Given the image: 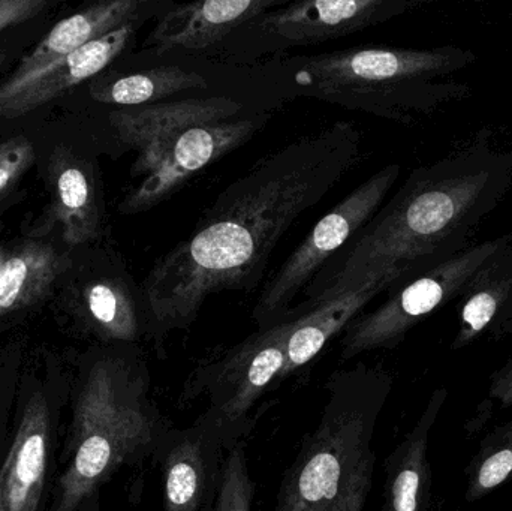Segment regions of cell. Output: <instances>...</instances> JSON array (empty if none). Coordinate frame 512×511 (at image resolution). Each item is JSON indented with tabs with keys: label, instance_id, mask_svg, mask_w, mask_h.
I'll list each match as a JSON object with an SVG mask.
<instances>
[{
	"label": "cell",
	"instance_id": "6da1fadb",
	"mask_svg": "<svg viewBox=\"0 0 512 511\" xmlns=\"http://www.w3.org/2000/svg\"><path fill=\"white\" fill-rule=\"evenodd\" d=\"M360 159V129L339 120L265 155L230 183L141 285L159 356L167 336L189 329L213 294L255 288L286 231Z\"/></svg>",
	"mask_w": 512,
	"mask_h": 511
},
{
	"label": "cell",
	"instance_id": "7a4b0ae2",
	"mask_svg": "<svg viewBox=\"0 0 512 511\" xmlns=\"http://www.w3.org/2000/svg\"><path fill=\"white\" fill-rule=\"evenodd\" d=\"M512 188V152L480 132L456 152L415 168L399 191L328 260L286 315L375 285L390 291L471 248ZM285 315V317H286Z\"/></svg>",
	"mask_w": 512,
	"mask_h": 511
},
{
	"label": "cell",
	"instance_id": "3957f363",
	"mask_svg": "<svg viewBox=\"0 0 512 511\" xmlns=\"http://www.w3.org/2000/svg\"><path fill=\"white\" fill-rule=\"evenodd\" d=\"M477 62L457 45L432 48L358 47L276 62L295 95L391 122L414 125L471 95V87L448 80Z\"/></svg>",
	"mask_w": 512,
	"mask_h": 511
},
{
	"label": "cell",
	"instance_id": "277c9868",
	"mask_svg": "<svg viewBox=\"0 0 512 511\" xmlns=\"http://www.w3.org/2000/svg\"><path fill=\"white\" fill-rule=\"evenodd\" d=\"M394 378L379 365L337 369L321 416L301 440L273 511H364L375 476V434Z\"/></svg>",
	"mask_w": 512,
	"mask_h": 511
},
{
	"label": "cell",
	"instance_id": "5b68a950",
	"mask_svg": "<svg viewBox=\"0 0 512 511\" xmlns=\"http://www.w3.org/2000/svg\"><path fill=\"white\" fill-rule=\"evenodd\" d=\"M72 426V459L56 511H77L123 465L153 461L174 428L153 399L149 366L132 345L90 365Z\"/></svg>",
	"mask_w": 512,
	"mask_h": 511
},
{
	"label": "cell",
	"instance_id": "8992f818",
	"mask_svg": "<svg viewBox=\"0 0 512 511\" xmlns=\"http://www.w3.org/2000/svg\"><path fill=\"white\" fill-rule=\"evenodd\" d=\"M512 242V230L495 239L472 245L450 260L391 288L388 299L375 311L355 317L340 339V359H355L375 350H393L421 321L459 299L463 287L481 264Z\"/></svg>",
	"mask_w": 512,
	"mask_h": 511
},
{
	"label": "cell",
	"instance_id": "52a82bcc",
	"mask_svg": "<svg viewBox=\"0 0 512 511\" xmlns=\"http://www.w3.org/2000/svg\"><path fill=\"white\" fill-rule=\"evenodd\" d=\"M423 0H303L283 3L237 29L221 50L231 60H254L295 47H310L387 23Z\"/></svg>",
	"mask_w": 512,
	"mask_h": 511
},
{
	"label": "cell",
	"instance_id": "ba28073f",
	"mask_svg": "<svg viewBox=\"0 0 512 511\" xmlns=\"http://www.w3.org/2000/svg\"><path fill=\"white\" fill-rule=\"evenodd\" d=\"M294 324L295 317H286L258 329L191 375L186 393L192 395L186 401L206 393L209 408L203 414L221 429L230 449L248 437L254 428L251 413L256 402L279 380Z\"/></svg>",
	"mask_w": 512,
	"mask_h": 511
},
{
	"label": "cell",
	"instance_id": "9c48e42d",
	"mask_svg": "<svg viewBox=\"0 0 512 511\" xmlns=\"http://www.w3.org/2000/svg\"><path fill=\"white\" fill-rule=\"evenodd\" d=\"M399 164H390L364 180L334 206L286 258L259 294L252 318L258 329L285 318L307 285L384 206L400 177Z\"/></svg>",
	"mask_w": 512,
	"mask_h": 511
},
{
	"label": "cell",
	"instance_id": "30bf717a",
	"mask_svg": "<svg viewBox=\"0 0 512 511\" xmlns=\"http://www.w3.org/2000/svg\"><path fill=\"white\" fill-rule=\"evenodd\" d=\"M270 117L267 113L254 114L195 126L149 155L138 156L132 174L141 180L123 198L120 212L138 215L164 203L204 168L245 146L270 122Z\"/></svg>",
	"mask_w": 512,
	"mask_h": 511
},
{
	"label": "cell",
	"instance_id": "8fae6325",
	"mask_svg": "<svg viewBox=\"0 0 512 511\" xmlns=\"http://www.w3.org/2000/svg\"><path fill=\"white\" fill-rule=\"evenodd\" d=\"M228 449L204 414L188 428H171L153 458L161 468L164 511H213Z\"/></svg>",
	"mask_w": 512,
	"mask_h": 511
},
{
	"label": "cell",
	"instance_id": "7c38bea8",
	"mask_svg": "<svg viewBox=\"0 0 512 511\" xmlns=\"http://www.w3.org/2000/svg\"><path fill=\"white\" fill-rule=\"evenodd\" d=\"M283 3L285 0L173 3L159 15L143 47L155 56L221 48L237 29Z\"/></svg>",
	"mask_w": 512,
	"mask_h": 511
},
{
	"label": "cell",
	"instance_id": "4fadbf2b",
	"mask_svg": "<svg viewBox=\"0 0 512 511\" xmlns=\"http://www.w3.org/2000/svg\"><path fill=\"white\" fill-rule=\"evenodd\" d=\"M165 2L150 0H107L57 23L51 32L18 63L8 80L0 84V105L23 90L36 75L89 42L119 29L123 24L149 18Z\"/></svg>",
	"mask_w": 512,
	"mask_h": 511
},
{
	"label": "cell",
	"instance_id": "5bb4252c",
	"mask_svg": "<svg viewBox=\"0 0 512 511\" xmlns=\"http://www.w3.org/2000/svg\"><path fill=\"white\" fill-rule=\"evenodd\" d=\"M242 111L243 105L236 99L210 96L119 108L110 114V123L120 143L135 150L138 158L186 129L237 119Z\"/></svg>",
	"mask_w": 512,
	"mask_h": 511
},
{
	"label": "cell",
	"instance_id": "9a60e30c",
	"mask_svg": "<svg viewBox=\"0 0 512 511\" xmlns=\"http://www.w3.org/2000/svg\"><path fill=\"white\" fill-rule=\"evenodd\" d=\"M456 302L459 326L451 350H463L484 336L501 341L511 335L512 242L481 264Z\"/></svg>",
	"mask_w": 512,
	"mask_h": 511
},
{
	"label": "cell",
	"instance_id": "2e32d148",
	"mask_svg": "<svg viewBox=\"0 0 512 511\" xmlns=\"http://www.w3.org/2000/svg\"><path fill=\"white\" fill-rule=\"evenodd\" d=\"M447 398V387L433 390L414 428L385 461L381 511H429L432 504L430 432Z\"/></svg>",
	"mask_w": 512,
	"mask_h": 511
},
{
	"label": "cell",
	"instance_id": "e0dca14e",
	"mask_svg": "<svg viewBox=\"0 0 512 511\" xmlns=\"http://www.w3.org/2000/svg\"><path fill=\"white\" fill-rule=\"evenodd\" d=\"M146 20L147 18H140V20L123 24L119 29L63 57L59 62L36 75L17 95L0 105V117L17 119L53 101L71 87L95 77L128 47L138 27Z\"/></svg>",
	"mask_w": 512,
	"mask_h": 511
},
{
	"label": "cell",
	"instance_id": "ac0fdd59",
	"mask_svg": "<svg viewBox=\"0 0 512 511\" xmlns=\"http://www.w3.org/2000/svg\"><path fill=\"white\" fill-rule=\"evenodd\" d=\"M50 413L42 393L24 408L14 444L0 471V511H36L47 470Z\"/></svg>",
	"mask_w": 512,
	"mask_h": 511
},
{
	"label": "cell",
	"instance_id": "d6986e66",
	"mask_svg": "<svg viewBox=\"0 0 512 511\" xmlns=\"http://www.w3.org/2000/svg\"><path fill=\"white\" fill-rule=\"evenodd\" d=\"M81 305L93 329L107 341L135 345L149 338L143 291L122 275L98 276L84 285Z\"/></svg>",
	"mask_w": 512,
	"mask_h": 511
},
{
	"label": "cell",
	"instance_id": "ffe728a7",
	"mask_svg": "<svg viewBox=\"0 0 512 511\" xmlns=\"http://www.w3.org/2000/svg\"><path fill=\"white\" fill-rule=\"evenodd\" d=\"M382 293L385 291L381 287L364 285L360 290L321 303L306 314L289 315L295 317V324L286 345L285 366L277 381L286 380L309 365L330 339L343 332Z\"/></svg>",
	"mask_w": 512,
	"mask_h": 511
},
{
	"label": "cell",
	"instance_id": "44dd1931",
	"mask_svg": "<svg viewBox=\"0 0 512 511\" xmlns=\"http://www.w3.org/2000/svg\"><path fill=\"white\" fill-rule=\"evenodd\" d=\"M50 180L54 219L62 225L63 240L69 246L86 245L101 236V209L95 186L86 168L57 149Z\"/></svg>",
	"mask_w": 512,
	"mask_h": 511
},
{
	"label": "cell",
	"instance_id": "7402d4cb",
	"mask_svg": "<svg viewBox=\"0 0 512 511\" xmlns=\"http://www.w3.org/2000/svg\"><path fill=\"white\" fill-rule=\"evenodd\" d=\"M69 260L53 245L29 242L0 266V320L47 296L68 270Z\"/></svg>",
	"mask_w": 512,
	"mask_h": 511
},
{
	"label": "cell",
	"instance_id": "603a6c76",
	"mask_svg": "<svg viewBox=\"0 0 512 511\" xmlns=\"http://www.w3.org/2000/svg\"><path fill=\"white\" fill-rule=\"evenodd\" d=\"M195 89H207L203 75L167 65L135 74L99 78L90 84L89 93L102 104L129 108L158 104L162 99Z\"/></svg>",
	"mask_w": 512,
	"mask_h": 511
},
{
	"label": "cell",
	"instance_id": "cb8c5ba5",
	"mask_svg": "<svg viewBox=\"0 0 512 511\" xmlns=\"http://www.w3.org/2000/svg\"><path fill=\"white\" fill-rule=\"evenodd\" d=\"M466 503L483 500L512 479V419L484 437L465 470Z\"/></svg>",
	"mask_w": 512,
	"mask_h": 511
},
{
	"label": "cell",
	"instance_id": "d4e9b609",
	"mask_svg": "<svg viewBox=\"0 0 512 511\" xmlns=\"http://www.w3.org/2000/svg\"><path fill=\"white\" fill-rule=\"evenodd\" d=\"M256 485L249 473L245 441L227 450L213 511H252Z\"/></svg>",
	"mask_w": 512,
	"mask_h": 511
},
{
	"label": "cell",
	"instance_id": "484cf974",
	"mask_svg": "<svg viewBox=\"0 0 512 511\" xmlns=\"http://www.w3.org/2000/svg\"><path fill=\"white\" fill-rule=\"evenodd\" d=\"M35 162V147L27 138L15 137L0 143V198L27 173Z\"/></svg>",
	"mask_w": 512,
	"mask_h": 511
},
{
	"label": "cell",
	"instance_id": "4316f807",
	"mask_svg": "<svg viewBox=\"0 0 512 511\" xmlns=\"http://www.w3.org/2000/svg\"><path fill=\"white\" fill-rule=\"evenodd\" d=\"M50 6L47 0H0V32L44 14Z\"/></svg>",
	"mask_w": 512,
	"mask_h": 511
},
{
	"label": "cell",
	"instance_id": "83f0119b",
	"mask_svg": "<svg viewBox=\"0 0 512 511\" xmlns=\"http://www.w3.org/2000/svg\"><path fill=\"white\" fill-rule=\"evenodd\" d=\"M489 396L498 401L502 408H512V354L498 371L493 372Z\"/></svg>",
	"mask_w": 512,
	"mask_h": 511
},
{
	"label": "cell",
	"instance_id": "f1b7e54d",
	"mask_svg": "<svg viewBox=\"0 0 512 511\" xmlns=\"http://www.w3.org/2000/svg\"><path fill=\"white\" fill-rule=\"evenodd\" d=\"M6 62V53L5 51L0 50V66Z\"/></svg>",
	"mask_w": 512,
	"mask_h": 511
}]
</instances>
